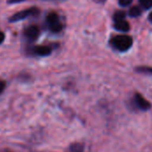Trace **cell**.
I'll use <instances>...</instances> for the list:
<instances>
[{
    "mask_svg": "<svg viewBox=\"0 0 152 152\" xmlns=\"http://www.w3.org/2000/svg\"><path fill=\"white\" fill-rule=\"evenodd\" d=\"M4 88H5V83L4 81H0V94L3 93Z\"/></svg>",
    "mask_w": 152,
    "mask_h": 152,
    "instance_id": "cell-14",
    "label": "cell"
},
{
    "mask_svg": "<svg viewBox=\"0 0 152 152\" xmlns=\"http://www.w3.org/2000/svg\"><path fill=\"white\" fill-rule=\"evenodd\" d=\"M136 71L139 73H144V74H151L152 75L151 67H146V66H141L136 68Z\"/></svg>",
    "mask_w": 152,
    "mask_h": 152,
    "instance_id": "cell-10",
    "label": "cell"
},
{
    "mask_svg": "<svg viewBox=\"0 0 152 152\" xmlns=\"http://www.w3.org/2000/svg\"><path fill=\"white\" fill-rule=\"evenodd\" d=\"M46 22L53 32H60L62 29V24L60 21L59 16L55 12H51L46 17Z\"/></svg>",
    "mask_w": 152,
    "mask_h": 152,
    "instance_id": "cell-3",
    "label": "cell"
},
{
    "mask_svg": "<svg viewBox=\"0 0 152 152\" xmlns=\"http://www.w3.org/2000/svg\"><path fill=\"white\" fill-rule=\"evenodd\" d=\"M142 14V9L139 7V6H133V7H131L130 8V10H129V15L131 16V17H134V18H135V17H138V16H140Z\"/></svg>",
    "mask_w": 152,
    "mask_h": 152,
    "instance_id": "cell-9",
    "label": "cell"
},
{
    "mask_svg": "<svg viewBox=\"0 0 152 152\" xmlns=\"http://www.w3.org/2000/svg\"><path fill=\"white\" fill-rule=\"evenodd\" d=\"M95 3H98V4H103L106 2V0H94Z\"/></svg>",
    "mask_w": 152,
    "mask_h": 152,
    "instance_id": "cell-17",
    "label": "cell"
},
{
    "mask_svg": "<svg viewBox=\"0 0 152 152\" xmlns=\"http://www.w3.org/2000/svg\"><path fill=\"white\" fill-rule=\"evenodd\" d=\"M110 43L113 47L118 51H127L133 45V39L126 35H118L114 37Z\"/></svg>",
    "mask_w": 152,
    "mask_h": 152,
    "instance_id": "cell-1",
    "label": "cell"
},
{
    "mask_svg": "<svg viewBox=\"0 0 152 152\" xmlns=\"http://www.w3.org/2000/svg\"><path fill=\"white\" fill-rule=\"evenodd\" d=\"M4 40V34L0 31V44H2Z\"/></svg>",
    "mask_w": 152,
    "mask_h": 152,
    "instance_id": "cell-16",
    "label": "cell"
},
{
    "mask_svg": "<svg viewBox=\"0 0 152 152\" xmlns=\"http://www.w3.org/2000/svg\"><path fill=\"white\" fill-rule=\"evenodd\" d=\"M38 13H39V10L37 7H31L29 9L22 10L20 12H16L12 17H10L9 21L10 22H16V21L24 20V19L30 17V16H37Z\"/></svg>",
    "mask_w": 152,
    "mask_h": 152,
    "instance_id": "cell-2",
    "label": "cell"
},
{
    "mask_svg": "<svg viewBox=\"0 0 152 152\" xmlns=\"http://www.w3.org/2000/svg\"><path fill=\"white\" fill-rule=\"evenodd\" d=\"M134 102H135V104L138 106V108L142 110H148L151 107V103L145 98H143L140 94H135Z\"/></svg>",
    "mask_w": 152,
    "mask_h": 152,
    "instance_id": "cell-5",
    "label": "cell"
},
{
    "mask_svg": "<svg viewBox=\"0 0 152 152\" xmlns=\"http://www.w3.org/2000/svg\"><path fill=\"white\" fill-rule=\"evenodd\" d=\"M133 0H118V3L121 6L123 7H126V6H128L132 4Z\"/></svg>",
    "mask_w": 152,
    "mask_h": 152,
    "instance_id": "cell-13",
    "label": "cell"
},
{
    "mask_svg": "<svg viewBox=\"0 0 152 152\" xmlns=\"http://www.w3.org/2000/svg\"><path fill=\"white\" fill-rule=\"evenodd\" d=\"M126 17V12L123 11H118L115 14H114V20L115 21H118V20H124Z\"/></svg>",
    "mask_w": 152,
    "mask_h": 152,
    "instance_id": "cell-12",
    "label": "cell"
},
{
    "mask_svg": "<svg viewBox=\"0 0 152 152\" xmlns=\"http://www.w3.org/2000/svg\"><path fill=\"white\" fill-rule=\"evenodd\" d=\"M24 1L25 0H8V4H18V3H21Z\"/></svg>",
    "mask_w": 152,
    "mask_h": 152,
    "instance_id": "cell-15",
    "label": "cell"
},
{
    "mask_svg": "<svg viewBox=\"0 0 152 152\" xmlns=\"http://www.w3.org/2000/svg\"><path fill=\"white\" fill-rule=\"evenodd\" d=\"M66 152H84V145L79 142L71 144Z\"/></svg>",
    "mask_w": 152,
    "mask_h": 152,
    "instance_id": "cell-8",
    "label": "cell"
},
{
    "mask_svg": "<svg viewBox=\"0 0 152 152\" xmlns=\"http://www.w3.org/2000/svg\"><path fill=\"white\" fill-rule=\"evenodd\" d=\"M33 52L34 53H36L37 55L39 56H47L51 53L52 50L49 46L46 45H38L33 48Z\"/></svg>",
    "mask_w": 152,
    "mask_h": 152,
    "instance_id": "cell-6",
    "label": "cell"
},
{
    "mask_svg": "<svg viewBox=\"0 0 152 152\" xmlns=\"http://www.w3.org/2000/svg\"><path fill=\"white\" fill-rule=\"evenodd\" d=\"M114 28H115L117 30H118V31H121V32H127V31L130 29V25H129V23H128L126 20H122L115 21Z\"/></svg>",
    "mask_w": 152,
    "mask_h": 152,
    "instance_id": "cell-7",
    "label": "cell"
},
{
    "mask_svg": "<svg viewBox=\"0 0 152 152\" xmlns=\"http://www.w3.org/2000/svg\"><path fill=\"white\" fill-rule=\"evenodd\" d=\"M140 4L145 10H149L152 7V0H139Z\"/></svg>",
    "mask_w": 152,
    "mask_h": 152,
    "instance_id": "cell-11",
    "label": "cell"
},
{
    "mask_svg": "<svg viewBox=\"0 0 152 152\" xmlns=\"http://www.w3.org/2000/svg\"><path fill=\"white\" fill-rule=\"evenodd\" d=\"M149 20H150L152 22V12H151V14L149 15Z\"/></svg>",
    "mask_w": 152,
    "mask_h": 152,
    "instance_id": "cell-18",
    "label": "cell"
},
{
    "mask_svg": "<svg viewBox=\"0 0 152 152\" xmlns=\"http://www.w3.org/2000/svg\"><path fill=\"white\" fill-rule=\"evenodd\" d=\"M24 36L28 40H31V41L36 40L39 36V28H38V27L35 26V25L28 26L24 30Z\"/></svg>",
    "mask_w": 152,
    "mask_h": 152,
    "instance_id": "cell-4",
    "label": "cell"
}]
</instances>
